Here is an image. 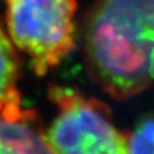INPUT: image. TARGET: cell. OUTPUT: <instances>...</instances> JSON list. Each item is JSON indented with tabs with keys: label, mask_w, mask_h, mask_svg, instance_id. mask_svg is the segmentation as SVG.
I'll list each match as a JSON object with an SVG mask.
<instances>
[{
	"label": "cell",
	"mask_w": 154,
	"mask_h": 154,
	"mask_svg": "<svg viewBox=\"0 0 154 154\" xmlns=\"http://www.w3.org/2000/svg\"><path fill=\"white\" fill-rule=\"evenodd\" d=\"M9 36L36 76L60 66L75 48L76 0H4Z\"/></svg>",
	"instance_id": "2"
},
{
	"label": "cell",
	"mask_w": 154,
	"mask_h": 154,
	"mask_svg": "<svg viewBox=\"0 0 154 154\" xmlns=\"http://www.w3.org/2000/svg\"><path fill=\"white\" fill-rule=\"evenodd\" d=\"M0 153H51L39 114L22 101L0 109Z\"/></svg>",
	"instance_id": "4"
},
{
	"label": "cell",
	"mask_w": 154,
	"mask_h": 154,
	"mask_svg": "<svg viewBox=\"0 0 154 154\" xmlns=\"http://www.w3.org/2000/svg\"><path fill=\"white\" fill-rule=\"evenodd\" d=\"M48 96L57 107L56 118L45 130L51 153H128L126 134L114 124L104 102L61 85H50Z\"/></svg>",
	"instance_id": "3"
},
{
	"label": "cell",
	"mask_w": 154,
	"mask_h": 154,
	"mask_svg": "<svg viewBox=\"0 0 154 154\" xmlns=\"http://www.w3.org/2000/svg\"><path fill=\"white\" fill-rule=\"evenodd\" d=\"M90 78L123 101L154 85V0H96L84 26Z\"/></svg>",
	"instance_id": "1"
},
{
	"label": "cell",
	"mask_w": 154,
	"mask_h": 154,
	"mask_svg": "<svg viewBox=\"0 0 154 154\" xmlns=\"http://www.w3.org/2000/svg\"><path fill=\"white\" fill-rule=\"evenodd\" d=\"M21 67L22 61L18 50L0 18V109L11 102L22 101L17 88Z\"/></svg>",
	"instance_id": "5"
},
{
	"label": "cell",
	"mask_w": 154,
	"mask_h": 154,
	"mask_svg": "<svg viewBox=\"0 0 154 154\" xmlns=\"http://www.w3.org/2000/svg\"><path fill=\"white\" fill-rule=\"evenodd\" d=\"M126 148L128 153L154 154V114L142 117L126 134Z\"/></svg>",
	"instance_id": "6"
}]
</instances>
